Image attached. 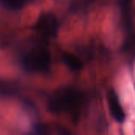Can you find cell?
I'll list each match as a JSON object with an SVG mask.
<instances>
[{"mask_svg": "<svg viewBox=\"0 0 135 135\" xmlns=\"http://www.w3.org/2000/svg\"><path fill=\"white\" fill-rule=\"evenodd\" d=\"M85 94L78 88L67 86L54 92L47 100V108L54 114L70 115L77 121L85 104Z\"/></svg>", "mask_w": 135, "mask_h": 135, "instance_id": "obj_1", "label": "cell"}, {"mask_svg": "<svg viewBox=\"0 0 135 135\" xmlns=\"http://www.w3.org/2000/svg\"><path fill=\"white\" fill-rule=\"evenodd\" d=\"M51 64V53L45 47H35L21 59V66L28 72L47 74L50 71Z\"/></svg>", "mask_w": 135, "mask_h": 135, "instance_id": "obj_2", "label": "cell"}, {"mask_svg": "<svg viewBox=\"0 0 135 135\" xmlns=\"http://www.w3.org/2000/svg\"><path fill=\"white\" fill-rule=\"evenodd\" d=\"M34 28L45 39H53L58 35L59 22L54 14L44 13L39 16L34 25Z\"/></svg>", "mask_w": 135, "mask_h": 135, "instance_id": "obj_3", "label": "cell"}, {"mask_svg": "<svg viewBox=\"0 0 135 135\" xmlns=\"http://www.w3.org/2000/svg\"><path fill=\"white\" fill-rule=\"evenodd\" d=\"M108 103L109 111L113 119L119 123H123L126 119V114L123 110V108L121 105L119 97L114 90H110L108 92Z\"/></svg>", "mask_w": 135, "mask_h": 135, "instance_id": "obj_4", "label": "cell"}, {"mask_svg": "<svg viewBox=\"0 0 135 135\" xmlns=\"http://www.w3.org/2000/svg\"><path fill=\"white\" fill-rule=\"evenodd\" d=\"M132 2L133 0H121V11L125 28L131 31L132 28Z\"/></svg>", "mask_w": 135, "mask_h": 135, "instance_id": "obj_5", "label": "cell"}, {"mask_svg": "<svg viewBox=\"0 0 135 135\" xmlns=\"http://www.w3.org/2000/svg\"><path fill=\"white\" fill-rule=\"evenodd\" d=\"M62 59L65 65L73 71H79L83 67V63L81 60L72 53L64 52L62 54Z\"/></svg>", "mask_w": 135, "mask_h": 135, "instance_id": "obj_6", "label": "cell"}, {"mask_svg": "<svg viewBox=\"0 0 135 135\" xmlns=\"http://www.w3.org/2000/svg\"><path fill=\"white\" fill-rule=\"evenodd\" d=\"M27 2L28 0H0V3L3 7L11 10L21 9Z\"/></svg>", "mask_w": 135, "mask_h": 135, "instance_id": "obj_7", "label": "cell"}, {"mask_svg": "<svg viewBox=\"0 0 135 135\" xmlns=\"http://www.w3.org/2000/svg\"><path fill=\"white\" fill-rule=\"evenodd\" d=\"M17 88L13 82L0 81V94L3 96H13L17 93Z\"/></svg>", "mask_w": 135, "mask_h": 135, "instance_id": "obj_8", "label": "cell"}]
</instances>
